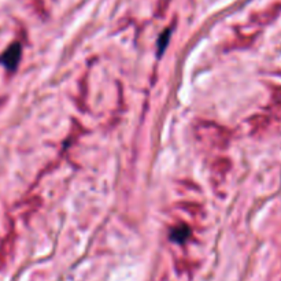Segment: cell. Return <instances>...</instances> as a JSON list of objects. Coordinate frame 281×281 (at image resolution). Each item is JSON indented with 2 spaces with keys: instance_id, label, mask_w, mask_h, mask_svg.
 I'll list each match as a JSON object with an SVG mask.
<instances>
[{
  "instance_id": "1",
  "label": "cell",
  "mask_w": 281,
  "mask_h": 281,
  "mask_svg": "<svg viewBox=\"0 0 281 281\" xmlns=\"http://www.w3.org/2000/svg\"><path fill=\"white\" fill-rule=\"evenodd\" d=\"M196 133L204 134V137H199V140H206L204 143L211 144L213 147L222 148L227 147L229 143V136H228L227 129H222L218 125L203 122L201 127L196 128Z\"/></svg>"
},
{
  "instance_id": "2",
  "label": "cell",
  "mask_w": 281,
  "mask_h": 281,
  "mask_svg": "<svg viewBox=\"0 0 281 281\" xmlns=\"http://www.w3.org/2000/svg\"><path fill=\"white\" fill-rule=\"evenodd\" d=\"M21 54H22L21 44L20 43H14L0 56V62L3 63V66L6 67L7 70H15L17 65L20 63Z\"/></svg>"
},
{
  "instance_id": "3",
  "label": "cell",
  "mask_w": 281,
  "mask_h": 281,
  "mask_svg": "<svg viewBox=\"0 0 281 281\" xmlns=\"http://www.w3.org/2000/svg\"><path fill=\"white\" fill-rule=\"evenodd\" d=\"M188 234H189V229H188L187 225H181L179 228H174L172 237L174 239V241H184L188 237Z\"/></svg>"
},
{
  "instance_id": "4",
  "label": "cell",
  "mask_w": 281,
  "mask_h": 281,
  "mask_svg": "<svg viewBox=\"0 0 281 281\" xmlns=\"http://www.w3.org/2000/svg\"><path fill=\"white\" fill-rule=\"evenodd\" d=\"M172 0H158V7H156V14L162 15V14L166 13L169 4H170Z\"/></svg>"
}]
</instances>
